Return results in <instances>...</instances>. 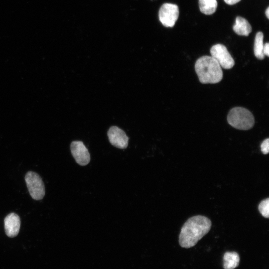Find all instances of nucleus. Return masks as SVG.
Masks as SVG:
<instances>
[{"instance_id": "obj_17", "label": "nucleus", "mask_w": 269, "mask_h": 269, "mask_svg": "<svg viewBox=\"0 0 269 269\" xmlns=\"http://www.w3.org/2000/svg\"><path fill=\"white\" fill-rule=\"evenodd\" d=\"M224 1L228 4L233 5L238 2L241 0H224Z\"/></svg>"}, {"instance_id": "obj_8", "label": "nucleus", "mask_w": 269, "mask_h": 269, "mask_svg": "<svg viewBox=\"0 0 269 269\" xmlns=\"http://www.w3.org/2000/svg\"><path fill=\"white\" fill-rule=\"evenodd\" d=\"M107 134L110 142L114 146L121 149L127 147L129 137L122 129L112 126L109 129Z\"/></svg>"}, {"instance_id": "obj_7", "label": "nucleus", "mask_w": 269, "mask_h": 269, "mask_svg": "<svg viewBox=\"0 0 269 269\" xmlns=\"http://www.w3.org/2000/svg\"><path fill=\"white\" fill-rule=\"evenodd\" d=\"M70 148L71 153L78 164L84 166L89 163L90 161V155L88 150L82 141L79 140L72 141Z\"/></svg>"}, {"instance_id": "obj_3", "label": "nucleus", "mask_w": 269, "mask_h": 269, "mask_svg": "<svg viewBox=\"0 0 269 269\" xmlns=\"http://www.w3.org/2000/svg\"><path fill=\"white\" fill-rule=\"evenodd\" d=\"M227 121L231 126L241 130L251 129L255 124L252 113L243 107L232 108L228 115Z\"/></svg>"}, {"instance_id": "obj_4", "label": "nucleus", "mask_w": 269, "mask_h": 269, "mask_svg": "<svg viewBox=\"0 0 269 269\" xmlns=\"http://www.w3.org/2000/svg\"><path fill=\"white\" fill-rule=\"evenodd\" d=\"M25 180L31 197L34 200L42 199L45 195V186L42 178L36 172L28 171Z\"/></svg>"}, {"instance_id": "obj_15", "label": "nucleus", "mask_w": 269, "mask_h": 269, "mask_svg": "<svg viewBox=\"0 0 269 269\" xmlns=\"http://www.w3.org/2000/svg\"><path fill=\"white\" fill-rule=\"evenodd\" d=\"M261 149L262 153L267 154L269 151V138L265 139L261 144Z\"/></svg>"}, {"instance_id": "obj_9", "label": "nucleus", "mask_w": 269, "mask_h": 269, "mask_svg": "<svg viewBox=\"0 0 269 269\" xmlns=\"http://www.w3.org/2000/svg\"><path fill=\"white\" fill-rule=\"evenodd\" d=\"M4 230L6 235L10 238L17 235L20 227L19 216L14 213L9 214L4 220Z\"/></svg>"}, {"instance_id": "obj_1", "label": "nucleus", "mask_w": 269, "mask_h": 269, "mask_svg": "<svg viewBox=\"0 0 269 269\" xmlns=\"http://www.w3.org/2000/svg\"><path fill=\"white\" fill-rule=\"evenodd\" d=\"M212 223L207 217L197 215L189 218L183 225L179 236V243L184 248L194 246L210 231Z\"/></svg>"}, {"instance_id": "obj_12", "label": "nucleus", "mask_w": 269, "mask_h": 269, "mask_svg": "<svg viewBox=\"0 0 269 269\" xmlns=\"http://www.w3.org/2000/svg\"><path fill=\"white\" fill-rule=\"evenodd\" d=\"M217 0H199V6L200 11L206 15L214 13L217 7Z\"/></svg>"}, {"instance_id": "obj_14", "label": "nucleus", "mask_w": 269, "mask_h": 269, "mask_svg": "<svg viewBox=\"0 0 269 269\" xmlns=\"http://www.w3.org/2000/svg\"><path fill=\"white\" fill-rule=\"evenodd\" d=\"M258 209L262 216L266 218L269 217V198L262 200L259 205Z\"/></svg>"}, {"instance_id": "obj_5", "label": "nucleus", "mask_w": 269, "mask_h": 269, "mask_svg": "<svg viewBox=\"0 0 269 269\" xmlns=\"http://www.w3.org/2000/svg\"><path fill=\"white\" fill-rule=\"evenodd\" d=\"M178 6L173 3H165L160 7L158 11L159 21L166 27H173L179 16Z\"/></svg>"}, {"instance_id": "obj_10", "label": "nucleus", "mask_w": 269, "mask_h": 269, "mask_svg": "<svg viewBox=\"0 0 269 269\" xmlns=\"http://www.w3.org/2000/svg\"><path fill=\"white\" fill-rule=\"evenodd\" d=\"M233 29L236 33L243 36H248L252 31L250 23L247 19L241 16L236 17Z\"/></svg>"}, {"instance_id": "obj_6", "label": "nucleus", "mask_w": 269, "mask_h": 269, "mask_svg": "<svg viewBox=\"0 0 269 269\" xmlns=\"http://www.w3.org/2000/svg\"><path fill=\"white\" fill-rule=\"evenodd\" d=\"M211 56L219 64L221 67L226 69L232 68L235 61L225 46L216 44L210 49Z\"/></svg>"}, {"instance_id": "obj_11", "label": "nucleus", "mask_w": 269, "mask_h": 269, "mask_svg": "<svg viewBox=\"0 0 269 269\" xmlns=\"http://www.w3.org/2000/svg\"><path fill=\"white\" fill-rule=\"evenodd\" d=\"M240 262L239 254L235 252H227L223 257V268L224 269H234Z\"/></svg>"}, {"instance_id": "obj_2", "label": "nucleus", "mask_w": 269, "mask_h": 269, "mask_svg": "<svg viewBox=\"0 0 269 269\" xmlns=\"http://www.w3.org/2000/svg\"><path fill=\"white\" fill-rule=\"evenodd\" d=\"M195 70L202 84H215L223 78V72L218 62L211 56H203L195 64Z\"/></svg>"}, {"instance_id": "obj_13", "label": "nucleus", "mask_w": 269, "mask_h": 269, "mask_svg": "<svg viewBox=\"0 0 269 269\" xmlns=\"http://www.w3.org/2000/svg\"><path fill=\"white\" fill-rule=\"evenodd\" d=\"M263 39L264 34L263 32L259 31L257 33L254 42V51L255 56L260 59H263L265 55L263 53Z\"/></svg>"}, {"instance_id": "obj_18", "label": "nucleus", "mask_w": 269, "mask_h": 269, "mask_svg": "<svg viewBox=\"0 0 269 269\" xmlns=\"http://www.w3.org/2000/svg\"><path fill=\"white\" fill-rule=\"evenodd\" d=\"M265 14L266 15V16L269 19V7H268L266 10L265 11Z\"/></svg>"}, {"instance_id": "obj_16", "label": "nucleus", "mask_w": 269, "mask_h": 269, "mask_svg": "<svg viewBox=\"0 0 269 269\" xmlns=\"http://www.w3.org/2000/svg\"><path fill=\"white\" fill-rule=\"evenodd\" d=\"M263 53L265 55H266L268 57L269 56V43L268 42L264 44Z\"/></svg>"}]
</instances>
